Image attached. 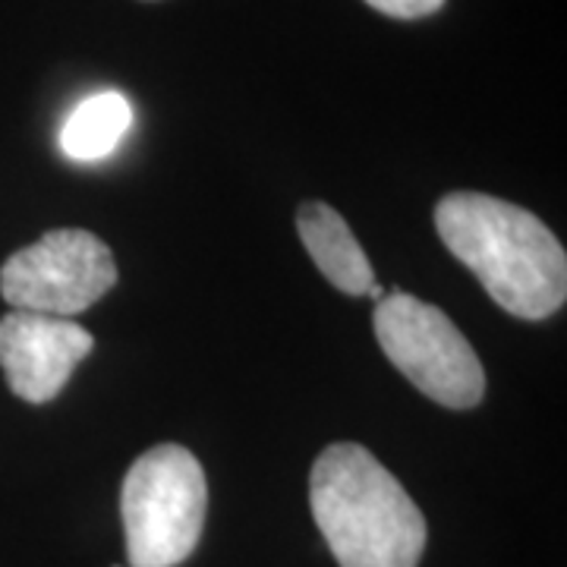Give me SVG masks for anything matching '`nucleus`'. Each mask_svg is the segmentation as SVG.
I'll use <instances>...</instances> for the list:
<instances>
[{
  "label": "nucleus",
  "instance_id": "f257e3e1",
  "mask_svg": "<svg viewBox=\"0 0 567 567\" xmlns=\"http://www.w3.org/2000/svg\"><path fill=\"white\" fill-rule=\"evenodd\" d=\"M435 227L447 252L514 319L539 322L565 306V246L533 212L486 193H451L435 205Z\"/></svg>",
  "mask_w": 567,
  "mask_h": 567
},
{
  "label": "nucleus",
  "instance_id": "f03ea898",
  "mask_svg": "<svg viewBox=\"0 0 567 567\" xmlns=\"http://www.w3.org/2000/svg\"><path fill=\"white\" fill-rule=\"evenodd\" d=\"M309 505L341 567H416L425 517L363 445H328L312 464Z\"/></svg>",
  "mask_w": 567,
  "mask_h": 567
},
{
  "label": "nucleus",
  "instance_id": "7ed1b4c3",
  "mask_svg": "<svg viewBox=\"0 0 567 567\" xmlns=\"http://www.w3.org/2000/svg\"><path fill=\"white\" fill-rule=\"evenodd\" d=\"M208 483L183 445H155L126 470L121 488L130 567H177L203 539Z\"/></svg>",
  "mask_w": 567,
  "mask_h": 567
},
{
  "label": "nucleus",
  "instance_id": "20e7f679",
  "mask_svg": "<svg viewBox=\"0 0 567 567\" xmlns=\"http://www.w3.org/2000/svg\"><path fill=\"white\" fill-rule=\"evenodd\" d=\"M372 328L385 357L410 385L447 410H473L486 398V372L461 328L439 306L410 293H385Z\"/></svg>",
  "mask_w": 567,
  "mask_h": 567
},
{
  "label": "nucleus",
  "instance_id": "39448f33",
  "mask_svg": "<svg viewBox=\"0 0 567 567\" xmlns=\"http://www.w3.org/2000/svg\"><path fill=\"white\" fill-rule=\"evenodd\" d=\"M117 284V262L102 237L82 227L48 230L0 268V297L13 309L70 319Z\"/></svg>",
  "mask_w": 567,
  "mask_h": 567
},
{
  "label": "nucleus",
  "instance_id": "423d86ee",
  "mask_svg": "<svg viewBox=\"0 0 567 567\" xmlns=\"http://www.w3.org/2000/svg\"><path fill=\"white\" fill-rule=\"evenodd\" d=\"M92 350L95 338L70 319L22 309L0 319V369L10 391L29 404L54 401Z\"/></svg>",
  "mask_w": 567,
  "mask_h": 567
},
{
  "label": "nucleus",
  "instance_id": "0eeeda50",
  "mask_svg": "<svg viewBox=\"0 0 567 567\" xmlns=\"http://www.w3.org/2000/svg\"><path fill=\"white\" fill-rule=\"evenodd\" d=\"M297 234L306 252L328 284H334L347 297H363L375 284L372 262L365 259L363 246L350 234L347 221L324 203H303L297 212Z\"/></svg>",
  "mask_w": 567,
  "mask_h": 567
},
{
  "label": "nucleus",
  "instance_id": "6e6552de",
  "mask_svg": "<svg viewBox=\"0 0 567 567\" xmlns=\"http://www.w3.org/2000/svg\"><path fill=\"white\" fill-rule=\"evenodd\" d=\"M133 126V107L121 92H95L73 107L61 130L63 152L76 162L111 155Z\"/></svg>",
  "mask_w": 567,
  "mask_h": 567
},
{
  "label": "nucleus",
  "instance_id": "1a4fd4ad",
  "mask_svg": "<svg viewBox=\"0 0 567 567\" xmlns=\"http://www.w3.org/2000/svg\"><path fill=\"white\" fill-rule=\"evenodd\" d=\"M365 3L391 20H423L445 7V0H365Z\"/></svg>",
  "mask_w": 567,
  "mask_h": 567
}]
</instances>
